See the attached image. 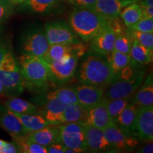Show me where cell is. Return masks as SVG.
<instances>
[{
	"instance_id": "6da1fadb",
	"label": "cell",
	"mask_w": 153,
	"mask_h": 153,
	"mask_svg": "<svg viewBox=\"0 0 153 153\" xmlns=\"http://www.w3.org/2000/svg\"><path fill=\"white\" fill-rule=\"evenodd\" d=\"M107 24V19L92 9L76 7L69 17V26L78 37L89 41Z\"/></svg>"
},
{
	"instance_id": "7a4b0ae2",
	"label": "cell",
	"mask_w": 153,
	"mask_h": 153,
	"mask_svg": "<svg viewBox=\"0 0 153 153\" xmlns=\"http://www.w3.org/2000/svg\"><path fill=\"white\" fill-rule=\"evenodd\" d=\"M116 74L104 57L90 55L81 64L79 79L82 84L97 87L109 85L116 78Z\"/></svg>"
},
{
	"instance_id": "3957f363",
	"label": "cell",
	"mask_w": 153,
	"mask_h": 153,
	"mask_svg": "<svg viewBox=\"0 0 153 153\" xmlns=\"http://www.w3.org/2000/svg\"><path fill=\"white\" fill-rule=\"evenodd\" d=\"M19 62L24 81L38 87H44L49 81L48 63L43 57L23 54Z\"/></svg>"
},
{
	"instance_id": "277c9868",
	"label": "cell",
	"mask_w": 153,
	"mask_h": 153,
	"mask_svg": "<svg viewBox=\"0 0 153 153\" xmlns=\"http://www.w3.org/2000/svg\"><path fill=\"white\" fill-rule=\"evenodd\" d=\"M0 82L5 89L11 91H22L24 79L18 62L14 55L8 51L0 65Z\"/></svg>"
},
{
	"instance_id": "5b68a950",
	"label": "cell",
	"mask_w": 153,
	"mask_h": 153,
	"mask_svg": "<svg viewBox=\"0 0 153 153\" xmlns=\"http://www.w3.org/2000/svg\"><path fill=\"white\" fill-rule=\"evenodd\" d=\"M58 142L63 146L79 152L87 150L85 139V125L82 122L63 123L59 126Z\"/></svg>"
},
{
	"instance_id": "8992f818",
	"label": "cell",
	"mask_w": 153,
	"mask_h": 153,
	"mask_svg": "<svg viewBox=\"0 0 153 153\" xmlns=\"http://www.w3.org/2000/svg\"><path fill=\"white\" fill-rule=\"evenodd\" d=\"M79 57L75 54L68 55L58 60L48 63L49 80L57 85L66 83L73 77Z\"/></svg>"
},
{
	"instance_id": "52a82bcc",
	"label": "cell",
	"mask_w": 153,
	"mask_h": 153,
	"mask_svg": "<svg viewBox=\"0 0 153 153\" xmlns=\"http://www.w3.org/2000/svg\"><path fill=\"white\" fill-rule=\"evenodd\" d=\"M145 78V71L131 79L115 78L105 94L104 97L108 99L130 98L142 85Z\"/></svg>"
},
{
	"instance_id": "ba28073f",
	"label": "cell",
	"mask_w": 153,
	"mask_h": 153,
	"mask_svg": "<svg viewBox=\"0 0 153 153\" xmlns=\"http://www.w3.org/2000/svg\"><path fill=\"white\" fill-rule=\"evenodd\" d=\"M45 34L49 45L74 43L79 41L78 36L70 26L63 22H51L45 24Z\"/></svg>"
},
{
	"instance_id": "9c48e42d",
	"label": "cell",
	"mask_w": 153,
	"mask_h": 153,
	"mask_svg": "<svg viewBox=\"0 0 153 153\" xmlns=\"http://www.w3.org/2000/svg\"><path fill=\"white\" fill-rule=\"evenodd\" d=\"M48 47L49 43L45 32L41 30H35L28 32L24 36L21 49L23 54L43 57Z\"/></svg>"
},
{
	"instance_id": "30bf717a",
	"label": "cell",
	"mask_w": 153,
	"mask_h": 153,
	"mask_svg": "<svg viewBox=\"0 0 153 153\" xmlns=\"http://www.w3.org/2000/svg\"><path fill=\"white\" fill-rule=\"evenodd\" d=\"M116 34L109 26H104L90 40V50L100 56H107L114 49Z\"/></svg>"
},
{
	"instance_id": "8fae6325",
	"label": "cell",
	"mask_w": 153,
	"mask_h": 153,
	"mask_svg": "<svg viewBox=\"0 0 153 153\" xmlns=\"http://www.w3.org/2000/svg\"><path fill=\"white\" fill-rule=\"evenodd\" d=\"M108 101V99L103 97L97 104L88 108L87 118L84 124L93 126L104 130L114 122L108 114L107 108Z\"/></svg>"
},
{
	"instance_id": "7c38bea8",
	"label": "cell",
	"mask_w": 153,
	"mask_h": 153,
	"mask_svg": "<svg viewBox=\"0 0 153 153\" xmlns=\"http://www.w3.org/2000/svg\"><path fill=\"white\" fill-rule=\"evenodd\" d=\"M135 132L140 139L151 141L153 139V106L137 108Z\"/></svg>"
},
{
	"instance_id": "4fadbf2b",
	"label": "cell",
	"mask_w": 153,
	"mask_h": 153,
	"mask_svg": "<svg viewBox=\"0 0 153 153\" xmlns=\"http://www.w3.org/2000/svg\"><path fill=\"white\" fill-rule=\"evenodd\" d=\"M104 134L111 148L116 150H123L129 148H133L137 145L138 142L130 135L123 133L117 125L113 122L103 130Z\"/></svg>"
},
{
	"instance_id": "5bb4252c",
	"label": "cell",
	"mask_w": 153,
	"mask_h": 153,
	"mask_svg": "<svg viewBox=\"0 0 153 153\" xmlns=\"http://www.w3.org/2000/svg\"><path fill=\"white\" fill-rule=\"evenodd\" d=\"M75 90L78 104L87 109L97 104L104 94V87L86 84L77 86Z\"/></svg>"
},
{
	"instance_id": "9a60e30c",
	"label": "cell",
	"mask_w": 153,
	"mask_h": 153,
	"mask_svg": "<svg viewBox=\"0 0 153 153\" xmlns=\"http://www.w3.org/2000/svg\"><path fill=\"white\" fill-rule=\"evenodd\" d=\"M137 0H97L93 9L106 19L118 16L124 7Z\"/></svg>"
},
{
	"instance_id": "2e32d148",
	"label": "cell",
	"mask_w": 153,
	"mask_h": 153,
	"mask_svg": "<svg viewBox=\"0 0 153 153\" xmlns=\"http://www.w3.org/2000/svg\"><path fill=\"white\" fill-rule=\"evenodd\" d=\"M85 139L87 149L93 152H102L111 148L103 130L95 126L85 125Z\"/></svg>"
},
{
	"instance_id": "e0dca14e",
	"label": "cell",
	"mask_w": 153,
	"mask_h": 153,
	"mask_svg": "<svg viewBox=\"0 0 153 153\" xmlns=\"http://www.w3.org/2000/svg\"><path fill=\"white\" fill-rule=\"evenodd\" d=\"M0 126L9 133L11 137L22 136L28 133L16 115L7 108L0 112Z\"/></svg>"
},
{
	"instance_id": "ac0fdd59",
	"label": "cell",
	"mask_w": 153,
	"mask_h": 153,
	"mask_svg": "<svg viewBox=\"0 0 153 153\" xmlns=\"http://www.w3.org/2000/svg\"><path fill=\"white\" fill-rule=\"evenodd\" d=\"M137 108L134 104H129L120 112L118 117L114 120L119 129L125 133L130 135L135 133V122Z\"/></svg>"
},
{
	"instance_id": "d6986e66",
	"label": "cell",
	"mask_w": 153,
	"mask_h": 153,
	"mask_svg": "<svg viewBox=\"0 0 153 153\" xmlns=\"http://www.w3.org/2000/svg\"><path fill=\"white\" fill-rule=\"evenodd\" d=\"M66 106V104L57 99L46 98L42 114L51 125H59L63 123V114Z\"/></svg>"
},
{
	"instance_id": "ffe728a7",
	"label": "cell",
	"mask_w": 153,
	"mask_h": 153,
	"mask_svg": "<svg viewBox=\"0 0 153 153\" xmlns=\"http://www.w3.org/2000/svg\"><path fill=\"white\" fill-rule=\"evenodd\" d=\"M51 126L50 125L38 131L28 132L25 135L29 140L43 146L48 147L53 143L58 142L59 135H60L59 127H51Z\"/></svg>"
},
{
	"instance_id": "44dd1931",
	"label": "cell",
	"mask_w": 153,
	"mask_h": 153,
	"mask_svg": "<svg viewBox=\"0 0 153 153\" xmlns=\"http://www.w3.org/2000/svg\"><path fill=\"white\" fill-rule=\"evenodd\" d=\"M139 90L135 94L133 103L137 106H149L153 104V81L152 74L148 76Z\"/></svg>"
},
{
	"instance_id": "7402d4cb",
	"label": "cell",
	"mask_w": 153,
	"mask_h": 153,
	"mask_svg": "<svg viewBox=\"0 0 153 153\" xmlns=\"http://www.w3.org/2000/svg\"><path fill=\"white\" fill-rule=\"evenodd\" d=\"M76 55V43H58L49 45L43 58L48 62L58 60L68 55Z\"/></svg>"
},
{
	"instance_id": "603a6c76",
	"label": "cell",
	"mask_w": 153,
	"mask_h": 153,
	"mask_svg": "<svg viewBox=\"0 0 153 153\" xmlns=\"http://www.w3.org/2000/svg\"><path fill=\"white\" fill-rule=\"evenodd\" d=\"M28 132L38 131L51 125L43 115L36 114H15Z\"/></svg>"
},
{
	"instance_id": "cb8c5ba5",
	"label": "cell",
	"mask_w": 153,
	"mask_h": 153,
	"mask_svg": "<svg viewBox=\"0 0 153 153\" xmlns=\"http://www.w3.org/2000/svg\"><path fill=\"white\" fill-rule=\"evenodd\" d=\"M5 107L14 114H36L38 108L29 101L20 98H11L4 103Z\"/></svg>"
},
{
	"instance_id": "d4e9b609",
	"label": "cell",
	"mask_w": 153,
	"mask_h": 153,
	"mask_svg": "<svg viewBox=\"0 0 153 153\" xmlns=\"http://www.w3.org/2000/svg\"><path fill=\"white\" fill-rule=\"evenodd\" d=\"M119 16L127 27L132 26L142 19L140 4L135 1L127 5L120 11Z\"/></svg>"
},
{
	"instance_id": "484cf974",
	"label": "cell",
	"mask_w": 153,
	"mask_h": 153,
	"mask_svg": "<svg viewBox=\"0 0 153 153\" xmlns=\"http://www.w3.org/2000/svg\"><path fill=\"white\" fill-rule=\"evenodd\" d=\"M87 108H83L78 104L68 105L63 114V123L82 122L84 123L87 118Z\"/></svg>"
},
{
	"instance_id": "4316f807",
	"label": "cell",
	"mask_w": 153,
	"mask_h": 153,
	"mask_svg": "<svg viewBox=\"0 0 153 153\" xmlns=\"http://www.w3.org/2000/svg\"><path fill=\"white\" fill-rule=\"evenodd\" d=\"M130 55L132 60L142 65L149 64L152 61V52L140 44L135 40L133 41Z\"/></svg>"
},
{
	"instance_id": "83f0119b",
	"label": "cell",
	"mask_w": 153,
	"mask_h": 153,
	"mask_svg": "<svg viewBox=\"0 0 153 153\" xmlns=\"http://www.w3.org/2000/svg\"><path fill=\"white\" fill-rule=\"evenodd\" d=\"M14 143L19 152L24 153H48L46 147L34 143L27 139L26 135L13 137Z\"/></svg>"
},
{
	"instance_id": "f1b7e54d",
	"label": "cell",
	"mask_w": 153,
	"mask_h": 153,
	"mask_svg": "<svg viewBox=\"0 0 153 153\" xmlns=\"http://www.w3.org/2000/svg\"><path fill=\"white\" fill-rule=\"evenodd\" d=\"M131 60L130 55L124 54L115 50L106 56L107 62H108L111 68L116 74V75L119 73L122 69L128 65L131 62Z\"/></svg>"
},
{
	"instance_id": "f546056e",
	"label": "cell",
	"mask_w": 153,
	"mask_h": 153,
	"mask_svg": "<svg viewBox=\"0 0 153 153\" xmlns=\"http://www.w3.org/2000/svg\"><path fill=\"white\" fill-rule=\"evenodd\" d=\"M46 98H55L62 101L65 104L71 105L78 104L75 88L65 87L51 91L48 94Z\"/></svg>"
},
{
	"instance_id": "4dcf8cb0",
	"label": "cell",
	"mask_w": 153,
	"mask_h": 153,
	"mask_svg": "<svg viewBox=\"0 0 153 153\" xmlns=\"http://www.w3.org/2000/svg\"><path fill=\"white\" fill-rule=\"evenodd\" d=\"M59 0H27L24 7L35 14H43L48 13L56 5Z\"/></svg>"
},
{
	"instance_id": "1f68e13d",
	"label": "cell",
	"mask_w": 153,
	"mask_h": 153,
	"mask_svg": "<svg viewBox=\"0 0 153 153\" xmlns=\"http://www.w3.org/2000/svg\"><path fill=\"white\" fill-rule=\"evenodd\" d=\"M133 41L134 40L128 28H127L126 32L116 36L114 50L124 54L130 55Z\"/></svg>"
},
{
	"instance_id": "d6a6232c",
	"label": "cell",
	"mask_w": 153,
	"mask_h": 153,
	"mask_svg": "<svg viewBox=\"0 0 153 153\" xmlns=\"http://www.w3.org/2000/svg\"><path fill=\"white\" fill-rule=\"evenodd\" d=\"M130 101H131V97L125 99H111V100L108 99L107 108L111 118L114 121L120 114V112L126 108V106L130 104Z\"/></svg>"
},
{
	"instance_id": "836d02e7",
	"label": "cell",
	"mask_w": 153,
	"mask_h": 153,
	"mask_svg": "<svg viewBox=\"0 0 153 153\" xmlns=\"http://www.w3.org/2000/svg\"><path fill=\"white\" fill-rule=\"evenodd\" d=\"M129 30L133 40L137 41L140 44L148 48L149 51H153V33H146L137 30Z\"/></svg>"
},
{
	"instance_id": "e575fe53",
	"label": "cell",
	"mask_w": 153,
	"mask_h": 153,
	"mask_svg": "<svg viewBox=\"0 0 153 153\" xmlns=\"http://www.w3.org/2000/svg\"><path fill=\"white\" fill-rule=\"evenodd\" d=\"M128 28L137 31L153 33V19L142 18Z\"/></svg>"
},
{
	"instance_id": "d590c367",
	"label": "cell",
	"mask_w": 153,
	"mask_h": 153,
	"mask_svg": "<svg viewBox=\"0 0 153 153\" xmlns=\"http://www.w3.org/2000/svg\"><path fill=\"white\" fill-rule=\"evenodd\" d=\"M107 24L114 30L116 36L124 33L128 28L119 16L107 19Z\"/></svg>"
},
{
	"instance_id": "8d00e7d4",
	"label": "cell",
	"mask_w": 153,
	"mask_h": 153,
	"mask_svg": "<svg viewBox=\"0 0 153 153\" xmlns=\"http://www.w3.org/2000/svg\"><path fill=\"white\" fill-rule=\"evenodd\" d=\"M13 5L11 1L0 0V24L9 18L12 13Z\"/></svg>"
},
{
	"instance_id": "74e56055",
	"label": "cell",
	"mask_w": 153,
	"mask_h": 153,
	"mask_svg": "<svg viewBox=\"0 0 153 153\" xmlns=\"http://www.w3.org/2000/svg\"><path fill=\"white\" fill-rule=\"evenodd\" d=\"M68 1L76 7L93 9L97 0H68Z\"/></svg>"
},
{
	"instance_id": "f35d334b",
	"label": "cell",
	"mask_w": 153,
	"mask_h": 153,
	"mask_svg": "<svg viewBox=\"0 0 153 153\" xmlns=\"http://www.w3.org/2000/svg\"><path fill=\"white\" fill-rule=\"evenodd\" d=\"M19 152V149L14 143L5 142L2 148L0 149V153H16Z\"/></svg>"
},
{
	"instance_id": "ab89813d",
	"label": "cell",
	"mask_w": 153,
	"mask_h": 153,
	"mask_svg": "<svg viewBox=\"0 0 153 153\" xmlns=\"http://www.w3.org/2000/svg\"><path fill=\"white\" fill-rule=\"evenodd\" d=\"M48 153H64V146L59 142H55L46 147Z\"/></svg>"
},
{
	"instance_id": "60d3db41",
	"label": "cell",
	"mask_w": 153,
	"mask_h": 153,
	"mask_svg": "<svg viewBox=\"0 0 153 153\" xmlns=\"http://www.w3.org/2000/svg\"><path fill=\"white\" fill-rule=\"evenodd\" d=\"M142 18L153 19V6L140 4Z\"/></svg>"
},
{
	"instance_id": "b9f144b4",
	"label": "cell",
	"mask_w": 153,
	"mask_h": 153,
	"mask_svg": "<svg viewBox=\"0 0 153 153\" xmlns=\"http://www.w3.org/2000/svg\"><path fill=\"white\" fill-rule=\"evenodd\" d=\"M153 152V145L152 143H149L147 145L143 147V148H141L140 150H139L138 152H142V153H152Z\"/></svg>"
},
{
	"instance_id": "7bdbcfd3",
	"label": "cell",
	"mask_w": 153,
	"mask_h": 153,
	"mask_svg": "<svg viewBox=\"0 0 153 153\" xmlns=\"http://www.w3.org/2000/svg\"><path fill=\"white\" fill-rule=\"evenodd\" d=\"M8 49L6 48L4 45H0V65H1V61H2L4 57L6 55V53L8 52Z\"/></svg>"
},
{
	"instance_id": "ee69618b",
	"label": "cell",
	"mask_w": 153,
	"mask_h": 153,
	"mask_svg": "<svg viewBox=\"0 0 153 153\" xmlns=\"http://www.w3.org/2000/svg\"><path fill=\"white\" fill-rule=\"evenodd\" d=\"M65 152H66V153H78L79 152L78 150H74V149L68 148H66V147L64 146V153Z\"/></svg>"
},
{
	"instance_id": "f6af8a7d",
	"label": "cell",
	"mask_w": 153,
	"mask_h": 153,
	"mask_svg": "<svg viewBox=\"0 0 153 153\" xmlns=\"http://www.w3.org/2000/svg\"><path fill=\"white\" fill-rule=\"evenodd\" d=\"M140 4L147 5V6H153V0H142Z\"/></svg>"
},
{
	"instance_id": "bcb514c9",
	"label": "cell",
	"mask_w": 153,
	"mask_h": 153,
	"mask_svg": "<svg viewBox=\"0 0 153 153\" xmlns=\"http://www.w3.org/2000/svg\"><path fill=\"white\" fill-rule=\"evenodd\" d=\"M10 1L14 4H23L25 1H27V0H10Z\"/></svg>"
},
{
	"instance_id": "7dc6e473",
	"label": "cell",
	"mask_w": 153,
	"mask_h": 153,
	"mask_svg": "<svg viewBox=\"0 0 153 153\" xmlns=\"http://www.w3.org/2000/svg\"><path fill=\"white\" fill-rule=\"evenodd\" d=\"M5 90H6V89H5L4 87V86H3L2 83H1V82H0V94L4 93V92Z\"/></svg>"
},
{
	"instance_id": "c3c4849f",
	"label": "cell",
	"mask_w": 153,
	"mask_h": 153,
	"mask_svg": "<svg viewBox=\"0 0 153 153\" xmlns=\"http://www.w3.org/2000/svg\"><path fill=\"white\" fill-rule=\"evenodd\" d=\"M6 141L4 140H0V149L2 148V146L4 145Z\"/></svg>"
}]
</instances>
